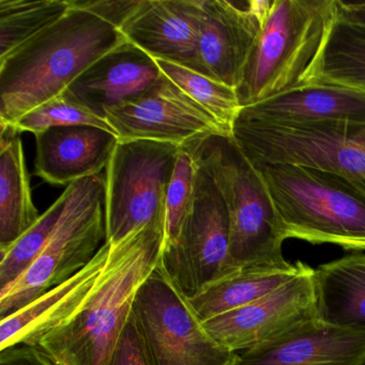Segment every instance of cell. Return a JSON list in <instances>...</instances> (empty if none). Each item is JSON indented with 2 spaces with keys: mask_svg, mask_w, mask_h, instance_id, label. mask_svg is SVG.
Masks as SVG:
<instances>
[{
  "mask_svg": "<svg viewBox=\"0 0 365 365\" xmlns=\"http://www.w3.org/2000/svg\"><path fill=\"white\" fill-rule=\"evenodd\" d=\"M165 217L110 245L93 289L76 314L36 347L56 365H108L140 286L161 262Z\"/></svg>",
  "mask_w": 365,
  "mask_h": 365,
  "instance_id": "cell-1",
  "label": "cell"
},
{
  "mask_svg": "<svg viewBox=\"0 0 365 365\" xmlns=\"http://www.w3.org/2000/svg\"><path fill=\"white\" fill-rule=\"evenodd\" d=\"M125 40L110 23L71 5L61 20L0 59L1 127H11L63 95L83 72Z\"/></svg>",
  "mask_w": 365,
  "mask_h": 365,
  "instance_id": "cell-2",
  "label": "cell"
},
{
  "mask_svg": "<svg viewBox=\"0 0 365 365\" xmlns=\"http://www.w3.org/2000/svg\"><path fill=\"white\" fill-rule=\"evenodd\" d=\"M219 187L230 217L227 275L256 266L287 264L286 240L268 187L232 136L213 133L181 146Z\"/></svg>",
  "mask_w": 365,
  "mask_h": 365,
  "instance_id": "cell-3",
  "label": "cell"
},
{
  "mask_svg": "<svg viewBox=\"0 0 365 365\" xmlns=\"http://www.w3.org/2000/svg\"><path fill=\"white\" fill-rule=\"evenodd\" d=\"M253 166L268 187L285 239L365 251V192L358 185L309 166Z\"/></svg>",
  "mask_w": 365,
  "mask_h": 365,
  "instance_id": "cell-4",
  "label": "cell"
},
{
  "mask_svg": "<svg viewBox=\"0 0 365 365\" xmlns=\"http://www.w3.org/2000/svg\"><path fill=\"white\" fill-rule=\"evenodd\" d=\"M335 18V0H271L236 88L241 108L302 85Z\"/></svg>",
  "mask_w": 365,
  "mask_h": 365,
  "instance_id": "cell-5",
  "label": "cell"
},
{
  "mask_svg": "<svg viewBox=\"0 0 365 365\" xmlns=\"http://www.w3.org/2000/svg\"><path fill=\"white\" fill-rule=\"evenodd\" d=\"M69 198L48 245L31 268L0 292V316L11 315L87 266L106 240V176L68 185ZM0 318V319H1Z\"/></svg>",
  "mask_w": 365,
  "mask_h": 365,
  "instance_id": "cell-6",
  "label": "cell"
},
{
  "mask_svg": "<svg viewBox=\"0 0 365 365\" xmlns=\"http://www.w3.org/2000/svg\"><path fill=\"white\" fill-rule=\"evenodd\" d=\"M232 136L253 165L318 168L339 175L365 192V123H266L237 117Z\"/></svg>",
  "mask_w": 365,
  "mask_h": 365,
  "instance_id": "cell-7",
  "label": "cell"
},
{
  "mask_svg": "<svg viewBox=\"0 0 365 365\" xmlns=\"http://www.w3.org/2000/svg\"><path fill=\"white\" fill-rule=\"evenodd\" d=\"M131 316L150 365L238 364L239 354L211 336L160 264L138 289Z\"/></svg>",
  "mask_w": 365,
  "mask_h": 365,
  "instance_id": "cell-8",
  "label": "cell"
},
{
  "mask_svg": "<svg viewBox=\"0 0 365 365\" xmlns=\"http://www.w3.org/2000/svg\"><path fill=\"white\" fill-rule=\"evenodd\" d=\"M180 150L170 143L119 140L106 170V242L116 245L166 217V195Z\"/></svg>",
  "mask_w": 365,
  "mask_h": 365,
  "instance_id": "cell-9",
  "label": "cell"
},
{
  "mask_svg": "<svg viewBox=\"0 0 365 365\" xmlns=\"http://www.w3.org/2000/svg\"><path fill=\"white\" fill-rule=\"evenodd\" d=\"M230 237L223 196L212 178L198 168L193 209L178 238L164 245L160 267L189 300L193 299L227 275Z\"/></svg>",
  "mask_w": 365,
  "mask_h": 365,
  "instance_id": "cell-10",
  "label": "cell"
},
{
  "mask_svg": "<svg viewBox=\"0 0 365 365\" xmlns=\"http://www.w3.org/2000/svg\"><path fill=\"white\" fill-rule=\"evenodd\" d=\"M318 320L314 269L303 262L287 283L249 304L204 322L211 336L239 352L274 343Z\"/></svg>",
  "mask_w": 365,
  "mask_h": 365,
  "instance_id": "cell-11",
  "label": "cell"
},
{
  "mask_svg": "<svg viewBox=\"0 0 365 365\" xmlns=\"http://www.w3.org/2000/svg\"><path fill=\"white\" fill-rule=\"evenodd\" d=\"M106 120L120 142L155 140L183 146L208 134H226L220 123L168 76L136 97L108 108Z\"/></svg>",
  "mask_w": 365,
  "mask_h": 365,
  "instance_id": "cell-12",
  "label": "cell"
},
{
  "mask_svg": "<svg viewBox=\"0 0 365 365\" xmlns=\"http://www.w3.org/2000/svg\"><path fill=\"white\" fill-rule=\"evenodd\" d=\"M269 6L266 0H204L197 73L236 89Z\"/></svg>",
  "mask_w": 365,
  "mask_h": 365,
  "instance_id": "cell-13",
  "label": "cell"
},
{
  "mask_svg": "<svg viewBox=\"0 0 365 365\" xmlns=\"http://www.w3.org/2000/svg\"><path fill=\"white\" fill-rule=\"evenodd\" d=\"M202 3L204 0H143L120 31L153 58L197 72Z\"/></svg>",
  "mask_w": 365,
  "mask_h": 365,
  "instance_id": "cell-14",
  "label": "cell"
},
{
  "mask_svg": "<svg viewBox=\"0 0 365 365\" xmlns=\"http://www.w3.org/2000/svg\"><path fill=\"white\" fill-rule=\"evenodd\" d=\"M162 74L155 58L125 40L83 72L63 95L106 119L108 108L140 95Z\"/></svg>",
  "mask_w": 365,
  "mask_h": 365,
  "instance_id": "cell-15",
  "label": "cell"
},
{
  "mask_svg": "<svg viewBox=\"0 0 365 365\" xmlns=\"http://www.w3.org/2000/svg\"><path fill=\"white\" fill-rule=\"evenodd\" d=\"M35 136L36 174L56 185L102 174L119 143L116 134L93 125L53 127Z\"/></svg>",
  "mask_w": 365,
  "mask_h": 365,
  "instance_id": "cell-16",
  "label": "cell"
},
{
  "mask_svg": "<svg viewBox=\"0 0 365 365\" xmlns=\"http://www.w3.org/2000/svg\"><path fill=\"white\" fill-rule=\"evenodd\" d=\"M110 252L104 242L93 259L68 281L0 319V350L16 345L36 347L38 341L67 322L86 300Z\"/></svg>",
  "mask_w": 365,
  "mask_h": 365,
  "instance_id": "cell-17",
  "label": "cell"
},
{
  "mask_svg": "<svg viewBox=\"0 0 365 365\" xmlns=\"http://www.w3.org/2000/svg\"><path fill=\"white\" fill-rule=\"evenodd\" d=\"M237 365H365V333L318 319L274 343L239 352Z\"/></svg>",
  "mask_w": 365,
  "mask_h": 365,
  "instance_id": "cell-18",
  "label": "cell"
},
{
  "mask_svg": "<svg viewBox=\"0 0 365 365\" xmlns=\"http://www.w3.org/2000/svg\"><path fill=\"white\" fill-rule=\"evenodd\" d=\"M238 117L266 123H365V93L341 85H301L241 108Z\"/></svg>",
  "mask_w": 365,
  "mask_h": 365,
  "instance_id": "cell-19",
  "label": "cell"
},
{
  "mask_svg": "<svg viewBox=\"0 0 365 365\" xmlns=\"http://www.w3.org/2000/svg\"><path fill=\"white\" fill-rule=\"evenodd\" d=\"M318 319L365 333V254L354 253L314 269Z\"/></svg>",
  "mask_w": 365,
  "mask_h": 365,
  "instance_id": "cell-20",
  "label": "cell"
},
{
  "mask_svg": "<svg viewBox=\"0 0 365 365\" xmlns=\"http://www.w3.org/2000/svg\"><path fill=\"white\" fill-rule=\"evenodd\" d=\"M14 127H1L0 142V250L27 232L40 215L31 197L22 140Z\"/></svg>",
  "mask_w": 365,
  "mask_h": 365,
  "instance_id": "cell-21",
  "label": "cell"
},
{
  "mask_svg": "<svg viewBox=\"0 0 365 365\" xmlns=\"http://www.w3.org/2000/svg\"><path fill=\"white\" fill-rule=\"evenodd\" d=\"M302 262L296 264L256 266L240 269L222 277L190 299L192 307L202 322L226 312L249 304L281 287L294 279L302 269Z\"/></svg>",
  "mask_w": 365,
  "mask_h": 365,
  "instance_id": "cell-22",
  "label": "cell"
},
{
  "mask_svg": "<svg viewBox=\"0 0 365 365\" xmlns=\"http://www.w3.org/2000/svg\"><path fill=\"white\" fill-rule=\"evenodd\" d=\"M305 84L341 85L365 93V27L335 16Z\"/></svg>",
  "mask_w": 365,
  "mask_h": 365,
  "instance_id": "cell-23",
  "label": "cell"
},
{
  "mask_svg": "<svg viewBox=\"0 0 365 365\" xmlns=\"http://www.w3.org/2000/svg\"><path fill=\"white\" fill-rule=\"evenodd\" d=\"M70 0H0V59L61 20Z\"/></svg>",
  "mask_w": 365,
  "mask_h": 365,
  "instance_id": "cell-24",
  "label": "cell"
},
{
  "mask_svg": "<svg viewBox=\"0 0 365 365\" xmlns=\"http://www.w3.org/2000/svg\"><path fill=\"white\" fill-rule=\"evenodd\" d=\"M155 61L164 76L205 108L226 134L232 136V125L242 108L236 89L181 66L159 59Z\"/></svg>",
  "mask_w": 365,
  "mask_h": 365,
  "instance_id": "cell-25",
  "label": "cell"
},
{
  "mask_svg": "<svg viewBox=\"0 0 365 365\" xmlns=\"http://www.w3.org/2000/svg\"><path fill=\"white\" fill-rule=\"evenodd\" d=\"M68 198L67 187L25 234L7 249L0 250V292L16 283L39 257L56 228Z\"/></svg>",
  "mask_w": 365,
  "mask_h": 365,
  "instance_id": "cell-26",
  "label": "cell"
},
{
  "mask_svg": "<svg viewBox=\"0 0 365 365\" xmlns=\"http://www.w3.org/2000/svg\"><path fill=\"white\" fill-rule=\"evenodd\" d=\"M198 168L193 158L181 148L166 195L165 242L172 245L180 234L193 209Z\"/></svg>",
  "mask_w": 365,
  "mask_h": 365,
  "instance_id": "cell-27",
  "label": "cell"
},
{
  "mask_svg": "<svg viewBox=\"0 0 365 365\" xmlns=\"http://www.w3.org/2000/svg\"><path fill=\"white\" fill-rule=\"evenodd\" d=\"M63 125H93L116 134L106 119L100 118L63 93L27 113L11 127L19 133L31 132L36 135L50 128Z\"/></svg>",
  "mask_w": 365,
  "mask_h": 365,
  "instance_id": "cell-28",
  "label": "cell"
},
{
  "mask_svg": "<svg viewBox=\"0 0 365 365\" xmlns=\"http://www.w3.org/2000/svg\"><path fill=\"white\" fill-rule=\"evenodd\" d=\"M143 0H71V5L86 10L120 31L140 9Z\"/></svg>",
  "mask_w": 365,
  "mask_h": 365,
  "instance_id": "cell-29",
  "label": "cell"
},
{
  "mask_svg": "<svg viewBox=\"0 0 365 365\" xmlns=\"http://www.w3.org/2000/svg\"><path fill=\"white\" fill-rule=\"evenodd\" d=\"M108 365H150L132 316L119 336Z\"/></svg>",
  "mask_w": 365,
  "mask_h": 365,
  "instance_id": "cell-30",
  "label": "cell"
},
{
  "mask_svg": "<svg viewBox=\"0 0 365 365\" xmlns=\"http://www.w3.org/2000/svg\"><path fill=\"white\" fill-rule=\"evenodd\" d=\"M0 365H56L39 348L16 345L0 350Z\"/></svg>",
  "mask_w": 365,
  "mask_h": 365,
  "instance_id": "cell-31",
  "label": "cell"
},
{
  "mask_svg": "<svg viewBox=\"0 0 365 365\" xmlns=\"http://www.w3.org/2000/svg\"><path fill=\"white\" fill-rule=\"evenodd\" d=\"M335 16L344 22L365 27V3L335 0Z\"/></svg>",
  "mask_w": 365,
  "mask_h": 365,
  "instance_id": "cell-32",
  "label": "cell"
}]
</instances>
